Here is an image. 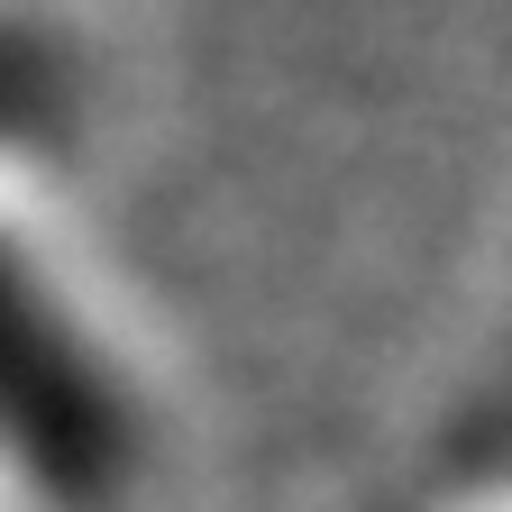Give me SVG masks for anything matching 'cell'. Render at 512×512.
I'll list each match as a JSON object with an SVG mask.
<instances>
[{
	"mask_svg": "<svg viewBox=\"0 0 512 512\" xmlns=\"http://www.w3.org/2000/svg\"><path fill=\"white\" fill-rule=\"evenodd\" d=\"M64 138V64L0 19V156H46Z\"/></svg>",
	"mask_w": 512,
	"mask_h": 512,
	"instance_id": "7a4b0ae2",
	"label": "cell"
},
{
	"mask_svg": "<svg viewBox=\"0 0 512 512\" xmlns=\"http://www.w3.org/2000/svg\"><path fill=\"white\" fill-rule=\"evenodd\" d=\"M0 467L55 512H110L147 476V403L64 256L0 211Z\"/></svg>",
	"mask_w": 512,
	"mask_h": 512,
	"instance_id": "6da1fadb",
	"label": "cell"
}]
</instances>
